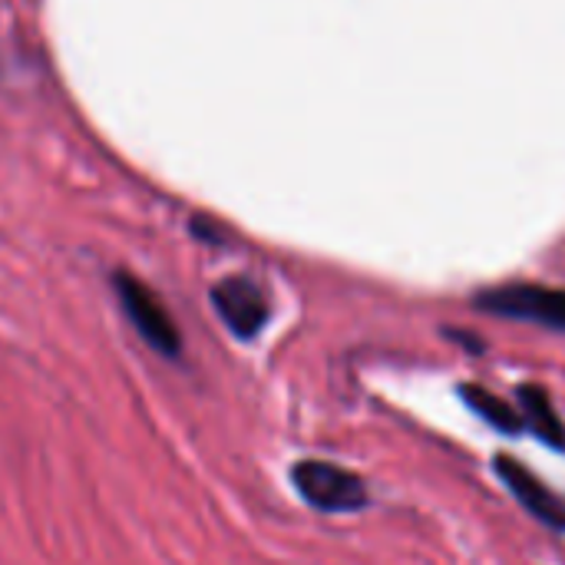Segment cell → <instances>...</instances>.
<instances>
[{"label": "cell", "mask_w": 565, "mask_h": 565, "mask_svg": "<svg viewBox=\"0 0 565 565\" xmlns=\"http://www.w3.org/2000/svg\"><path fill=\"white\" fill-rule=\"evenodd\" d=\"M113 291L116 301L126 315V321L132 324V331L142 338V344L159 354L162 361H182V331L172 318V311L166 308V301L132 271H116L113 275Z\"/></svg>", "instance_id": "1"}, {"label": "cell", "mask_w": 565, "mask_h": 565, "mask_svg": "<svg viewBox=\"0 0 565 565\" xmlns=\"http://www.w3.org/2000/svg\"><path fill=\"white\" fill-rule=\"evenodd\" d=\"M298 497L321 513H354L367 503V487L358 473L328 460H298L291 467Z\"/></svg>", "instance_id": "2"}, {"label": "cell", "mask_w": 565, "mask_h": 565, "mask_svg": "<svg viewBox=\"0 0 565 565\" xmlns=\"http://www.w3.org/2000/svg\"><path fill=\"white\" fill-rule=\"evenodd\" d=\"M209 301L218 315V321L238 338V341H255L265 324H268V295L262 291L258 281H252L248 275H228L222 281L212 285Z\"/></svg>", "instance_id": "3"}, {"label": "cell", "mask_w": 565, "mask_h": 565, "mask_svg": "<svg viewBox=\"0 0 565 565\" xmlns=\"http://www.w3.org/2000/svg\"><path fill=\"white\" fill-rule=\"evenodd\" d=\"M477 308L493 311L500 318H520L536 321L546 328L565 331V291L563 288H543V285H503L490 288L477 298Z\"/></svg>", "instance_id": "4"}, {"label": "cell", "mask_w": 565, "mask_h": 565, "mask_svg": "<svg viewBox=\"0 0 565 565\" xmlns=\"http://www.w3.org/2000/svg\"><path fill=\"white\" fill-rule=\"evenodd\" d=\"M497 473L503 477V483L510 487V493L536 516L543 520L546 526H556V530H565V503L533 473L526 470L520 460L513 457H497Z\"/></svg>", "instance_id": "5"}, {"label": "cell", "mask_w": 565, "mask_h": 565, "mask_svg": "<svg viewBox=\"0 0 565 565\" xmlns=\"http://www.w3.org/2000/svg\"><path fill=\"white\" fill-rule=\"evenodd\" d=\"M520 411H523V424L533 427V434L540 440H546L550 447L565 450V427L559 414L553 411V401L543 387L536 384H523L520 387Z\"/></svg>", "instance_id": "6"}, {"label": "cell", "mask_w": 565, "mask_h": 565, "mask_svg": "<svg viewBox=\"0 0 565 565\" xmlns=\"http://www.w3.org/2000/svg\"><path fill=\"white\" fill-rule=\"evenodd\" d=\"M460 397L473 407V414H480L483 420H490V427L503 430V434H520L526 424H523V414L516 407H510L507 401H500L497 394H490L487 387H477V384H463L460 387Z\"/></svg>", "instance_id": "7"}, {"label": "cell", "mask_w": 565, "mask_h": 565, "mask_svg": "<svg viewBox=\"0 0 565 565\" xmlns=\"http://www.w3.org/2000/svg\"><path fill=\"white\" fill-rule=\"evenodd\" d=\"M192 235H195V238H202V242H212V245H218V242H222L218 228H215V225H209L205 218H192Z\"/></svg>", "instance_id": "8"}]
</instances>
